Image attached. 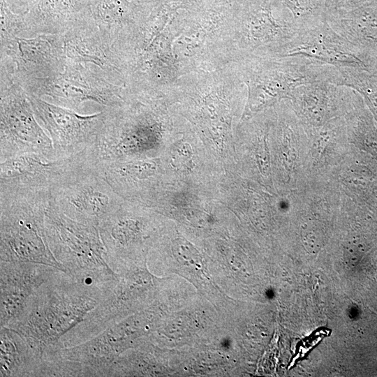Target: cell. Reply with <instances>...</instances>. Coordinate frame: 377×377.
<instances>
[{
    "label": "cell",
    "instance_id": "obj_13",
    "mask_svg": "<svg viewBox=\"0 0 377 377\" xmlns=\"http://www.w3.org/2000/svg\"><path fill=\"white\" fill-rule=\"evenodd\" d=\"M361 54L325 20L300 30L277 57H295L317 65L359 68L365 66Z\"/></svg>",
    "mask_w": 377,
    "mask_h": 377
},
{
    "label": "cell",
    "instance_id": "obj_9",
    "mask_svg": "<svg viewBox=\"0 0 377 377\" xmlns=\"http://www.w3.org/2000/svg\"><path fill=\"white\" fill-rule=\"evenodd\" d=\"M22 87L28 94L48 97L54 104L75 111L87 102L107 109L120 106L125 101L124 86L110 82L88 68L68 61L62 71Z\"/></svg>",
    "mask_w": 377,
    "mask_h": 377
},
{
    "label": "cell",
    "instance_id": "obj_7",
    "mask_svg": "<svg viewBox=\"0 0 377 377\" xmlns=\"http://www.w3.org/2000/svg\"><path fill=\"white\" fill-rule=\"evenodd\" d=\"M50 202L71 219L98 227L119 208L121 200L97 172L89 147L82 162L51 189Z\"/></svg>",
    "mask_w": 377,
    "mask_h": 377
},
{
    "label": "cell",
    "instance_id": "obj_23",
    "mask_svg": "<svg viewBox=\"0 0 377 377\" xmlns=\"http://www.w3.org/2000/svg\"><path fill=\"white\" fill-rule=\"evenodd\" d=\"M1 39L29 37V29L23 14L11 10L6 0H1Z\"/></svg>",
    "mask_w": 377,
    "mask_h": 377
},
{
    "label": "cell",
    "instance_id": "obj_14",
    "mask_svg": "<svg viewBox=\"0 0 377 377\" xmlns=\"http://www.w3.org/2000/svg\"><path fill=\"white\" fill-rule=\"evenodd\" d=\"M61 36L66 61L80 64L125 87L126 76L121 61L92 20L74 25Z\"/></svg>",
    "mask_w": 377,
    "mask_h": 377
},
{
    "label": "cell",
    "instance_id": "obj_1",
    "mask_svg": "<svg viewBox=\"0 0 377 377\" xmlns=\"http://www.w3.org/2000/svg\"><path fill=\"white\" fill-rule=\"evenodd\" d=\"M103 295V290L59 270L33 293L22 314L6 327L43 357L59 348L61 338L85 319Z\"/></svg>",
    "mask_w": 377,
    "mask_h": 377
},
{
    "label": "cell",
    "instance_id": "obj_20",
    "mask_svg": "<svg viewBox=\"0 0 377 377\" xmlns=\"http://www.w3.org/2000/svg\"><path fill=\"white\" fill-rule=\"evenodd\" d=\"M0 328V376H39L42 357L19 333Z\"/></svg>",
    "mask_w": 377,
    "mask_h": 377
},
{
    "label": "cell",
    "instance_id": "obj_2",
    "mask_svg": "<svg viewBox=\"0 0 377 377\" xmlns=\"http://www.w3.org/2000/svg\"><path fill=\"white\" fill-rule=\"evenodd\" d=\"M299 31L278 0H235L224 38L226 66L249 57H277Z\"/></svg>",
    "mask_w": 377,
    "mask_h": 377
},
{
    "label": "cell",
    "instance_id": "obj_16",
    "mask_svg": "<svg viewBox=\"0 0 377 377\" xmlns=\"http://www.w3.org/2000/svg\"><path fill=\"white\" fill-rule=\"evenodd\" d=\"M0 262V327H6L22 314L33 293L60 269L33 263Z\"/></svg>",
    "mask_w": 377,
    "mask_h": 377
},
{
    "label": "cell",
    "instance_id": "obj_6",
    "mask_svg": "<svg viewBox=\"0 0 377 377\" xmlns=\"http://www.w3.org/2000/svg\"><path fill=\"white\" fill-rule=\"evenodd\" d=\"M247 88L243 117L284 99L298 86L322 80L323 66L295 57H249L228 65Z\"/></svg>",
    "mask_w": 377,
    "mask_h": 377
},
{
    "label": "cell",
    "instance_id": "obj_5",
    "mask_svg": "<svg viewBox=\"0 0 377 377\" xmlns=\"http://www.w3.org/2000/svg\"><path fill=\"white\" fill-rule=\"evenodd\" d=\"M50 193H0V260L33 263L66 272L47 242L45 217Z\"/></svg>",
    "mask_w": 377,
    "mask_h": 377
},
{
    "label": "cell",
    "instance_id": "obj_22",
    "mask_svg": "<svg viewBox=\"0 0 377 377\" xmlns=\"http://www.w3.org/2000/svg\"><path fill=\"white\" fill-rule=\"evenodd\" d=\"M292 15L298 30L326 20L327 0H278Z\"/></svg>",
    "mask_w": 377,
    "mask_h": 377
},
{
    "label": "cell",
    "instance_id": "obj_25",
    "mask_svg": "<svg viewBox=\"0 0 377 377\" xmlns=\"http://www.w3.org/2000/svg\"><path fill=\"white\" fill-rule=\"evenodd\" d=\"M139 2H142L144 0H138Z\"/></svg>",
    "mask_w": 377,
    "mask_h": 377
},
{
    "label": "cell",
    "instance_id": "obj_11",
    "mask_svg": "<svg viewBox=\"0 0 377 377\" xmlns=\"http://www.w3.org/2000/svg\"><path fill=\"white\" fill-rule=\"evenodd\" d=\"M28 97L38 121L52 140L55 158L74 156L94 144L104 123L106 109L82 115L34 95Z\"/></svg>",
    "mask_w": 377,
    "mask_h": 377
},
{
    "label": "cell",
    "instance_id": "obj_17",
    "mask_svg": "<svg viewBox=\"0 0 377 377\" xmlns=\"http://www.w3.org/2000/svg\"><path fill=\"white\" fill-rule=\"evenodd\" d=\"M23 13L31 36L61 35L74 25L92 20L89 0H27Z\"/></svg>",
    "mask_w": 377,
    "mask_h": 377
},
{
    "label": "cell",
    "instance_id": "obj_24",
    "mask_svg": "<svg viewBox=\"0 0 377 377\" xmlns=\"http://www.w3.org/2000/svg\"><path fill=\"white\" fill-rule=\"evenodd\" d=\"M369 1L370 0H327V13L351 10Z\"/></svg>",
    "mask_w": 377,
    "mask_h": 377
},
{
    "label": "cell",
    "instance_id": "obj_19",
    "mask_svg": "<svg viewBox=\"0 0 377 377\" xmlns=\"http://www.w3.org/2000/svg\"><path fill=\"white\" fill-rule=\"evenodd\" d=\"M326 21L360 51L363 47L377 50V0L351 10L328 12Z\"/></svg>",
    "mask_w": 377,
    "mask_h": 377
},
{
    "label": "cell",
    "instance_id": "obj_8",
    "mask_svg": "<svg viewBox=\"0 0 377 377\" xmlns=\"http://www.w3.org/2000/svg\"><path fill=\"white\" fill-rule=\"evenodd\" d=\"M0 91L1 161L29 152L55 158L52 140L38 121L24 89L1 75Z\"/></svg>",
    "mask_w": 377,
    "mask_h": 377
},
{
    "label": "cell",
    "instance_id": "obj_15",
    "mask_svg": "<svg viewBox=\"0 0 377 377\" xmlns=\"http://www.w3.org/2000/svg\"><path fill=\"white\" fill-rule=\"evenodd\" d=\"M134 211L121 204L98 227L108 263L114 271L139 252L143 253L150 237L149 221L144 214Z\"/></svg>",
    "mask_w": 377,
    "mask_h": 377
},
{
    "label": "cell",
    "instance_id": "obj_3",
    "mask_svg": "<svg viewBox=\"0 0 377 377\" xmlns=\"http://www.w3.org/2000/svg\"><path fill=\"white\" fill-rule=\"evenodd\" d=\"M151 313L111 324L80 343L52 350L43 356V376H109L113 362L150 331Z\"/></svg>",
    "mask_w": 377,
    "mask_h": 377
},
{
    "label": "cell",
    "instance_id": "obj_4",
    "mask_svg": "<svg viewBox=\"0 0 377 377\" xmlns=\"http://www.w3.org/2000/svg\"><path fill=\"white\" fill-rule=\"evenodd\" d=\"M46 236L56 260L77 281L103 292L118 278L109 265L98 227L66 216L49 202Z\"/></svg>",
    "mask_w": 377,
    "mask_h": 377
},
{
    "label": "cell",
    "instance_id": "obj_10",
    "mask_svg": "<svg viewBox=\"0 0 377 377\" xmlns=\"http://www.w3.org/2000/svg\"><path fill=\"white\" fill-rule=\"evenodd\" d=\"M66 62L61 35L1 39V73L21 86L62 71Z\"/></svg>",
    "mask_w": 377,
    "mask_h": 377
},
{
    "label": "cell",
    "instance_id": "obj_21",
    "mask_svg": "<svg viewBox=\"0 0 377 377\" xmlns=\"http://www.w3.org/2000/svg\"><path fill=\"white\" fill-rule=\"evenodd\" d=\"M91 16L101 36L113 43L138 19L142 2L128 0H89Z\"/></svg>",
    "mask_w": 377,
    "mask_h": 377
},
{
    "label": "cell",
    "instance_id": "obj_18",
    "mask_svg": "<svg viewBox=\"0 0 377 377\" xmlns=\"http://www.w3.org/2000/svg\"><path fill=\"white\" fill-rule=\"evenodd\" d=\"M350 92L347 87L316 80L296 87L288 99L307 121L320 124L346 103Z\"/></svg>",
    "mask_w": 377,
    "mask_h": 377
},
{
    "label": "cell",
    "instance_id": "obj_12",
    "mask_svg": "<svg viewBox=\"0 0 377 377\" xmlns=\"http://www.w3.org/2000/svg\"><path fill=\"white\" fill-rule=\"evenodd\" d=\"M84 151L64 158L24 153L1 161L0 193L36 195L51 189L82 161Z\"/></svg>",
    "mask_w": 377,
    "mask_h": 377
}]
</instances>
